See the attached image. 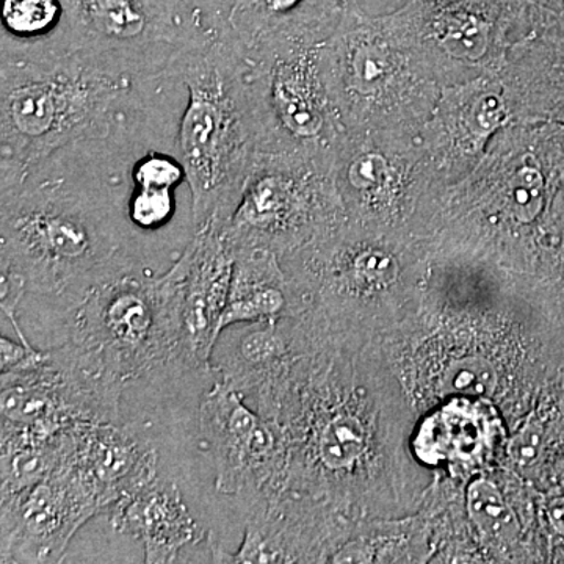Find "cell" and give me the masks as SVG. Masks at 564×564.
<instances>
[{"label": "cell", "mask_w": 564, "mask_h": 564, "mask_svg": "<svg viewBox=\"0 0 564 564\" xmlns=\"http://www.w3.org/2000/svg\"><path fill=\"white\" fill-rule=\"evenodd\" d=\"M251 400L284 444L274 497L355 522L421 510L432 478L413 452L419 414L380 340L300 314L295 352Z\"/></svg>", "instance_id": "6da1fadb"}, {"label": "cell", "mask_w": 564, "mask_h": 564, "mask_svg": "<svg viewBox=\"0 0 564 564\" xmlns=\"http://www.w3.org/2000/svg\"><path fill=\"white\" fill-rule=\"evenodd\" d=\"M422 415L486 400L513 433L564 381V291L555 282L455 251H434L417 306L380 340Z\"/></svg>", "instance_id": "7a4b0ae2"}, {"label": "cell", "mask_w": 564, "mask_h": 564, "mask_svg": "<svg viewBox=\"0 0 564 564\" xmlns=\"http://www.w3.org/2000/svg\"><path fill=\"white\" fill-rule=\"evenodd\" d=\"M173 141L162 122H135L68 144L0 188V270L63 306L120 263L148 261L128 218L133 163Z\"/></svg>", "instance_id": "3957f363"}, {"label": "cell", "mask_w": 564, "mask_h": 564, "mask_svg": "<svg viewBox=\"0 0 564 564\" xmlns=\"http://www.w3.org/2000/svg\"><path fill=\"white\" fill-rule=\"evenodd\" d=\"M564 188L563 122L513 121L462 181L433 188L410 231L434 251L547 280V226Z\"/></svg>", "instance_id": "277c9868"}, {"label": "cell", "mask_w": 564, "mask_h": 564, "mask_svg": "<svg viewBox=\"0 0 564 564\" xmlns=\"http://www.w3.org/2000/svg\"><path fill=\"white\" fill-rule=\"evenodd\" d=\"M187 99L180 74L133 76L76 50L0 54V188L76 141Z\"/></svg>", "instance_id": "5b68a950"}, {"label": "cell", "mask_w": 564, "mask_h": 564, "mask_svg": "<svg viewBox=\"0 0 564 564\" xmlns=\"http://www.w3.org/2000/svg\"><path fill=\"white\" fill-rule=\"evenodd\" d=\"M433 248L408 228L345 218L281 262L304 311L333 332L381 340L421 300Z\"/></svg>", "instance_id": "8992f818"}, {"label": "cell", "mask_w": 564, "mask_h": 564, "mask_svg": "<svg viewBox=\"0 0 564 564\" xmlns=\"http://www.w3.org/2000/svg\"><path fill=\"white\" fill-rule=\"evenodd\" d=\"M180 74L187 99L177 154L187 172L196 231L231 217L261 150L262 131L247 51L228 32L192 51Z\"/></svg>", "instance_id": "52a82bcc"}, {"label": "cell", "mask_w": 564, "mask_h": 564, "mask_svg": "<svg viewBox=\"0 0 564 564\" xmlns=\"http://www.w3.org/2000/svg\"><path fill=\"white\" fill-rule=\"evenodd\" d=\"M177 273L148 261L115 267L63 304L65 339L104 372L128 384L162 367H180Z\"/></svg>", "instance_id": "ba28073f"}, {"label": "cell", "mask_w": 564, "mask_h": 564, "mask_svg": "<svg viewBox=\"0 0 564 564\" xmlns=\"http://www.w3.org/2000/svg\"><path fill=\"white\" fill-rule=\"evenodd\" d=\"M344 2L339 24L321 46L337 120L345 132H421L443 87L397 40L383 14Z\"/></svg>", "instance_id": "9c48e42d"}, {"label": "cell", "mask_w": 564, "mask_h": 564, "mask_svg": "<svg viewBox=\"0 0 564 564\" xmlns=\"http://www.w3.org/2000/svg\"><path fill=\"white\" fill-rule=\"evenodd\" d=\"M383 17L441 87L499 76L533 32L525 0H410Z\"/></svg>", "instance_id": "30bf717a"}, {"label": "cell", "mask_w": 564, "mask_h": 564, "mask_svg": "<svg viewBox=\"0 0 564 564\" xmlns=\"http://www.w3.org/2000/svg\"><path fill=\"white\" fill-rule=\"evenodd\" d=\"M332 166L303 155L259 152L236 209L221 226L234 254L265 250L282 258L343 223L347 215Z\"/></svg>", "instance_id": "8fae6325"}, {"label": "cell", "mask_w": 564, "mask_h": 564, "mask_svg": "<svg viewBox=\"0 0 564 564\" xmlns=\"http://www.w3.org/2000/svg\"><path fill=\"white\" fill-rule=\"evenodd\" d=\"M321 46L272 44L247 52L262 131L259 152L303 155L333 165L345 131L323 82Z\"/></svg>", "instance_id": "7c38bea8"}, {"label": "cell", "mask_w": 564, "mask_h": 564, "mask_svg": "<svg viewBox=\"0 0 564 564\" xmlns=\"http://www.w3.org/2000/svg\"><path fill=\"white\" fill-rule=\"evenodd\" d=\"M124 386L68 343L33 347L0 373V426L54 436L82 423H120Z\"/></svg>", "instance_id": "4fadbf2b"}, {"label": "cell", "mask_w": 564, "mask_h": 564, "mask_svg": "<svg viewBox=\"0 0 564 564\" xmlns=\"http://www.w3.org/2000/svg\"><path fill=\"white\" fill-rule=\"evenodd\" d=\"M70 50L133 76L180 74L181 62L215 36L173 0H63Z\"/></svg>", "instance_id": "5bb4252c"}, {"label": "cell", "mask_w": 564, "mask_h": 564, "mask_svg": "<svg viewBox=\"0 0 564 564\" xmlns=\"http://www.w3.org/2000/svg\"><path fill=\"white\" fill-rule=\"evenodd\" d=\"M332 173L348 220L383 228H410L436 187L419 133L411 132H345Z\"/></svg>", "instance_id": "9a60e30c"}, {"label": "cell", "mask_w": 564, "mask_h": 564, "mask_svg": "<svg viewBox=\"0 0 564 564\" xmlns=\"http://www.w3.org/2000/svg\"><path fill=\"white\" fill-rule=\"evenodd\" d=\"M199 432L215 464V488L245 507L281 491L285 452L278 430L242 393L217 381L199 404Z\"/></svg>", "instance_id": "2e32d148"}, {"label": "cell", "mask_w": 564, "mask_h": 564, "mask_svg": "<svg viewBox=\"0 0 564 564\" xmlns=\"http://www.w3.org/2000/svg\"><path fill=\"white\" fill-rule=\"evenodd\" d=\"M101 514L98 497L68 456L28 491L0 496L2 563H57L82 525Z\"/></svg>", "instance_id": "e0dca14e"}, {"label": "cell", "mask_w": 564, "mask_h": 564, "mask_svg": "<svg viewBox=\"0 0 564 564\" xmlns=\"http://www.w3.org/2000/svg\"><path fill=\"white\" fill-rule=\"evenodd\" d=\"M514 121L500 76L448 85L419 132L436 187L455 184L485 158L489 144Z\"/></svg>", "instance_id": "ac0fdd59"}, {"label": "cell", "mask_w": 564, "mask_h": 564, "mask_svg": "<svg viewBox=\"0 0 564 564\" xmlns=\"http://www.w3.org/2000/svg\"><path fill=\"white\" fill-rule=\"evenodd\" d=\"M540 497L532 484L502 464L470 477L464 508L485 562H551Z\"/></svg>", "instance_id": "d6986e66"}, {"label": "cell", "mask_w": 564, "mask_h": 564, "mask_svg": "<svg viewBox=\"0 0 564 564\" xmlns=\"http://www.w3.org/2000/svg\"><path fill=\"white\" fill-rule=\"evenodd\" d=\"M234 262L236 254L226 242L221 226L215 223L196 229L173 261L182 370H212V355L220 339L218 325L231 291Z\"/></svg>", "instance_id": "ffe728a7"}, {"label": "cell", "mask_w": 564, "mask_h": 564, "mask_svg": "<svg viewBox=\"0 0 564 564\" xmlns=\"http://www.w3.org/2000/svg\"><path fill=\"white\" fill-rule=\"evenodd\" d=\"M68 462L95 491L101 514L159 477L158 451L120 423L74 426Z\"/></svg>", "instance_id": "44dd1931"}, {"label": "cell", "mask_w": 564, "mask_h": 564, "mask_svg": "<svg viewBox=\"0 0 564 564\" xmlns=\"http://www.w3.org/2000/svg\"><path fill=\"white\" fill-rule=\"evenodd\" d=\"M499 76L514 121L564 122V24L544 25L516 44Z\"/></svg>", "instance_id": "7402d4cb"}, {"label": "cell", "mask_w": 564, "mask_h": 564, "mask_svg": "<svg viewBox=\"0 0 564 564\" xmlns=\"http://www.w3.org/2000/svg\"><path fill=\"white\" fill-rule=\"evenodd\" d=\"M106 516L111 529L140 541L144 562L150 564L174 563L182 549L206 538L181 489L161 477L122 499Z\"/></svg>", "instance_id": "603a6c76"}, {"label": "cell", "mask_w": 564, "mask_h": 564, "mask_svg": "<svg viewBox=\"0 0 564 564\" xmlns=\"http://www.w3.org/2000/svg\"><path fill=\"white\" fill-rule=\"evenodd\" d=\"M344 0H232L228 33L245 51L322 44L339 24Z\"/></svg>", "instance_id": "cb8c5ba5"}, {"label": "cell", "mask_w": 564, "mask_h": 564, "mask_svg": "<svg viewBox=\"0 0 564 564\" xmlns=\"http://www.w3.org/2000/svg\"><path fill=\"white\" fill-rule=\"evenodd\" d=\"M231 328L215 345L212 369L218 370L223 383L251 399L295 352L296 315Z\"/></svg>", "instance_id": "d4e9b609"}, {"label": "cell", "mask_w": 564, "mask_h": 564, "mask_svg": "<svg viewBox=\"0 0 564 564\" xmlns=\"http://www.w3.org/2000/svg\"><path fill=\"white\" fill-rule=\"evenodd\" d=\"M304 313V303L281 258L265 250L236 252L231 291L218 334L239 323L272 322Z\"/></svg>", "instance_id": "484cf974"}, {"label": "cell", "mask_w": 564, "mask_h": 564, "mask_svg": "<svg viewBox=\"0 0 564 564\" xmlns=\"http://www.w3.org/2000/svg\"><path fill=\"white\" fill-rule=\"evenodd\" d=\"M73 429L54 436L0 429V496L28 491L57 473L68 456Z\"/></svg>", "instance_id": "4316f807"}, {"label": "cell", "mask_w": 564, "mask_h": 564, "mask_svg": "<svg viewBox=\"0 0 564 564\" xmlns=\"http://www.w3.org/2000/svg\"><path fill=\"white\" fill-rule=\"evenodd\" d=\"M70 50L63 0H2L0 54Z\"/></svg>", "instance_id": "83f0119b"}, {"label": "cell", "mask_w": 564, "mask_h": 564, "mask_svg": "<svg viewBox=\"0 0 564 564\" xmlns=\"http://www.w3.org/2000/svg\"><path fill=\"white\" fill-rule=\"evenodd\" d=\"M188 18L212 36L228 32L232 0H173Z\"/></svg>", "instance_id": "f1b7e54d"}, {"label": "cell", "mask_w": 564, "mask_h": 564, "mask_svg": "<svg viewBox=\"0 0 564 564\" xmlns=\"http://www.w3.org/2000/svg\"><path fill=\"white\" fill-rule=\"evenodd\" d=\"M540 510L551 562H564V491L541 492Z\"/></svg>", "instance_id": "f546056e"}, {"label": "cell", "mask_w": 564, "mask_h": 564, "mask_svg": "<svg viewBox=\"0 0 564 564\" xmlns=\"http://www.w3.org/2000/svg\"><path fill=\"white\" fill-rule=\"evenodd\" d=\"M549 281L564 291V188L556 198L547 226Z\"/></svg>", "instance_id": "4dcf8cb0"}, {"label": "cell", "mask_w": 564, "mask_h": 564, "mask_svg": "<svg viewBox=\"0 0 564 564\" xmlns=\"http://www.w3.org/2000/svg\"><path fill=\"white\" fill-rule=\"evenodd\" d=\"M532 13L533 31L549 24H564V0H525Z\"/></svg>", "instance_id": "1f68e13d"}, {"label": "cell", "mask_w": 564, "mask_h": 564, "mask_svg": "<svg viewBox=\"0 0 564 564\" xmlns=\"http://www.w3.org/2000/svg\"><path fill=\"white\" fill-rule=\"evenodd\" d=\"M33 345H24L22 343H14L9 337H0V373L10 372V370L17 369L18 366L25 358H28L29 351H31Z\"/></svg>", "instance_id": "d6a6232c"}, {"label": "cell", "mask_w": 564, "mask_h": 564, "mask_svg": "<svg viewBox=\"0 0 564 564\" xmlns=\"http://www.w3.org/2000/svg\"><path fill=\"white\" fill-rule=\"evenodd\" d=\"M369 14H386L402 9L410 0H350Z\"/></svg>", "instance_id": "836d02e7"}, {"label": "cell", "mask_w": 564, "mask_h": 564, "mask_svg": "<svg viewBox=\"0 0 564 564\" xmlns=\"http://www.w3.org/2000/svg\"><path fill=\"white\" fill-rule=\"evenodd\" d=\"M563 124H564V122H563Z\"/></svg>", "instance_id": "e575fe53"}]
</instances>
